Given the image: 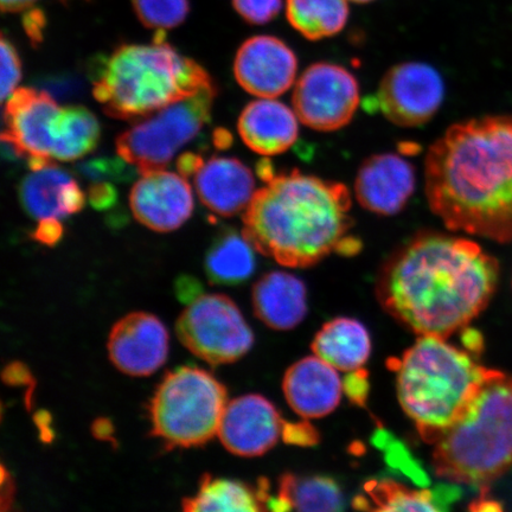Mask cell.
Masks as SVG:
<instances>
[{
  "instance_id": "obj_1",
  "label": "cell",
  "mask_w": 512,
  "mask_h": 512,
  "mask_svg": "<svg viewBox=\"0 0 512 512\" xmlns=\"http://www.w3.org/2000/svg\"><path fill=\"white\" fill-rule=\"evenodd\" d=\"M497 261L476 242L443 233L415 236L383 268L381 303L420 336L447 338L488 305Z\"/></svg>"
},
{
  "instance_id": "obj_2",
  "label": "cell",
  "mask_w": 512,
  "mask_h": 512,
  "mask_svg": "<svg viewBox=\"0 0 512 512\" xmlns=\"http://www.w3.org/2000/svg\"><path fill=\"white\" fill-rule=\"evenodd\" d=\"M428 206L452 232L512 241V117L451 126L428 150Z\"/></svg>"
},
{
  "instance_id": "obj_3",
  "label": "cell",
  "mask_w": 512,
  "mask_h": 512,
  "mask_svg": "<svg viewBox=\"0 0 512 512\" xmlns=\"http://www.w3.org/2000/svg\"><path fill=\"white\" fill-rule=\"evenodd\" d=\"M351 196L342 183L298 170L274 175L255 191L243 214V235L278 264L305 268L332 252L354 254L361 243L349 236Z\"/></svg>"
},
{
  "instance_id": "obj_4",
  "label": "cell",
  "mask_w": 512,
  "mask_h": 512,
  "mask_svg": "<svg viewBox=\"0 0 512 512\" xmlns=\"http://www.w3.org/2000/svg\"><path fill=\"white\" fill-rule=\"evenodd\" d=\"M156 31L149 46L123 44L89 64L93 95L114 119L150 117L175 102L215 86L207 70L164 41Z\"/></svg>"
},
{
  "instance_id": "obj_5",
  "label": "cell",
  "mask_w": 512,
  "mask_h": 512,
  "mask_svg": "<svg viewBox=\"0 0 512 512\" xmlns=\"http://www.w3.org/2000/svg\"><path fill=\"white\" fill-rule=\"evenodd\" d=\"M491 371L445 338L420 336L399 363L398 395L421 438L437 443L463 415Z\"/></svg>"
},
{
  "instance_id": "obj_6",
  "label": "cell",
  "mask_w": 512,
  "mask_h": 512,
  "mask_svg": "<svg viewBox=\"0 0 512 512\" xmlns=\"http://www.w3.org/2000/svg\"><path fill=\"white\" fill-rule=\"evenodd\" d=\"M432 465L448 482L484 488L512 466V376L492 370L437 443Z\"/></svg>"
},
{
  "instance_id": "obj_7",
  "label": "cell",
  "mask_w": 512,
  "mask_h": 512,
  "mask_svg": "<svg viewBox=\"0 0 512 512\" xmlns=\"http://www.w3.org/2000/svg\"><path fill=\"white\" fill-rule=\"evenodd\" d=\"M227 389L208 371L181 367L164 376L149 406L151 434L172 448L207 444L219 434Z\"/></svg>"
},
{
  "instance_id": "obj_8",
  "label": "cell",
  "mask_w": 512,
  "mask_h": 512,
  "mask_svg": "<svg viewBox=\"0 0 512 512\" xmlns=\"http://www.w3.org/2000/svg\"><path fill=\"white\" fill-rule=\"evenodd\" d=\"M217 87L203 89L128 128L117 138L120 158L139 174L163 170L210 123Z\"/></svg>"
},
{
  "instance_id": "obj_9",
  "label": "cell",
  "mask_w": 512,
  "mask_h": 512,
  "mask_svg": "<svg viewBox=\"0 0 512 512\" xmlns=\"http://www.w3.org/2000/svg\"><path fill=\"white\" fill-rule=\"evenodd\" d=\"M176 332L185 348L211 366L240 360L254 343L239 307L223 294L195 299L179 316Z\"/></svg>"
},
{
  "instance_id": "obj_10",
  "label": "cell",
  "mask_w": 512,
  "mask_h": 512,
  "mask_svg": "<svg viewBox=\"0 0 512 512\" xmlns=\"http://www.w3.org/2000/svg\"><path fill=\"white\" fill-rule=\"evenodd\" d=\"M360 100V85L355 75L328 62L307 68L292 96L300 123L318 132H335L349 125Z\"/></svg>"
},
{
  "instance_id": "obj_11",
  "label": "cell",
  "mask_w": 512,
  "mask_h": 512,
  "mask_svg": "<svg viewBox=\"0 0 512 512\" xmlns=\"http://www.w3.org/2000/svg\"><path fill=\"white\" fill-rule=\"evenodd\" d=\"M445 85L430 64L405 62L384 74L376 94L377 107L390 123L400 127L424 126L443 105Z\"/></svg>"
},
{
  "instance_id": "obj_12",
  "label": "cell",
  "mask_w": 512,
  "mask_h": 512,
  "mask_svg": "<svg viewBox=\"0 0 512 512\" xmlns=\"http://www.w3.org/2000/svg\"><path fill=\"white\" fill-rule=\"evenodd\" d=\"M62 108L54 96L34 88H19L4 110V156L51 160L54 127Z\"/></svg>"
},
{
  "instance_id": "obj_13",
  "label": "cell",
  "mask_w": 512,
  "mask_h": 512,
  "mask_svg": "<svg viewBox=\"0 0 512 512\" xmlns=\"http://www.w3.org/2000/svg\"><path fill=\"white\" fill-rule=\"evenodd\" d=\"M298 59L278 37L254 36L240 47L234 62L236 81L249 94L275 99L293 86Z\"/></svg>"
},
{
  "instance_id": "obj_14",
  "label": "cell",
  "mask_w": 512,
  "mask_h": 512,
  "mask_svg": "<svg viewBox=\"0 0 512 512\" xmlns=\"http://www.w3.org/2000/svg\"><path fill=\"white\" fill-rule=\"evenodd\" d=\"M286 422L270 401L261 395H245L227 403L219 437L230 453L259 457L284 435Z\"/></svg>"
},
{
  "instance_id": "obj_15",
  "label": "cell",
  "mask_w": 512,
  "mask_h": 512,
  "mask_svg": "<svg viewBox=\"0 0 512 512\" xmlns=\"http://www.w3.org/2000/svg\"><path fill=\"white\" fill-rule=\"evenodd\" d=\"M107 348L112 363L121 373L149 376L156 373L168 357V330L150 313H130L113 326Z\"/></svg>"
},
{
  "instance_id": "obj_16",
  "label": "cell",
  "mask_w": 512,
  "mask_h": 512,
  "mask_svg": "<svg viewBox=\"0 0 512 512\" xmlns=\"http://www.w3.org/2000/svg\"><path fill=\"white\" fill-rule=\"evenodd\" d=\"M130 206L145 227L168 233L183 226L194 210V197L184 176L163 170L147 172L131 191Z\"/></svg>"
},
{
  "instance_id": "obj_17",
  "label": "cell",
  "mask_w": 512,
  "mask_h": 512,
  "mask_svg": "<svg viewBox=\"0 0 512 512\" xmlns=\"http://www.w3.org/2000/svg\"><path fill=\"white\" fill-rule=\"evenodd\" d=\"M414 166L396 153H380L361 165L355 182L358 203L371 213L393 216L405 209L415 190Z\"/></svg>"
},
{
  "instance_id": "obj_18",
  "label": "cell",
  "mask_w": 512,
  "mask_h": 512,
  "mask_svg": "<svg viewBox=\"0 0 512 512\" xmlns=\"http://www.w3.org/2000/svg\"><path fill=\"white\" fill-rule=\"evenodd\" d=\"M342 392L337 369L316 355L293 364L284 377L288 405L306 419H319L334 412Z\"/></svg>"
},
{
  "instance_id": "obj_19",
  "label": "cell",
  "mask_w": 512,
  "mask_h": 512,
  "mask_svg": "<svg viewBox=\"0 0 512 512\" xmlns=\"http://www.w3.org/2000/svg\"><path fill=\"white\" fill-rule=\"evenodd\" d=\"M195 185L204 206L223 217L246 210L255 194L252 171L233 157L209 159L197 171Z\"/></svg>"
},
{
  "instance_id": "obj_20",
  "label": "cell",
  "mask_w": 512,
  "mask_h": 512,
  "mask_svg": "<svg viewBox=\"0 0 512 512\" xmlns=\"http://www.w3.org/2000/svg\"><path fill=\"white\" fill-rule=\"evenodd\" d=\"M19 198L34 219H64L85 208L86 195L68 172L51 163L31 171L19 185Z\"/></svg>"
},
{
  "instance_id": "obj_21",
  "label": "cell",
  "mask_w": 512,
  "mask_h": 512,
  "mask_svg": "<svg viewBox=\"0 0 512 512\" xmlns=\"http://www.w3.org/2000/svg\"><path fill=\"white\" fill-rule=\"evenodd\" d=\"M296 111L275 99L261 98L242 111L238 128L249 149L264 156H277L290 150L299 136Z\"/></svg>"
},
{
  "instance_id": "obj_22",
  "label": "cell",
  "mask_w": 512,
  "mask_h": 512,
  "mask_svg": "<svg viewBox=\"0 0 512 512\" xmlns=\"http://www.w3.org/2000/svg\"><path fill=\"white\" fill-rule=\"evenodd\" d=\"M256 317L274 330H291L303 322L307 312L306 287L285 272H271L253 288Z\"/></svg>"
},
{
  "instance_id": "obj_23",
  "label": "cell",
  "mask_w": 512,
  "mask_h": 512,
  "mask_svg": "<svg viewBox=\"0 0 512 512\" xmlns=\"http://www.w3.org/2000/svg\"><path fill=\"white\" fill-rule=\"evenodd\" d=\"M312 350L337 370L356 371L367 363L371 342L362 323L351 318H337L318 332Z\"/></svg>"
},
{
  "instance_id": "obj_24",
  "label": "cell",
  "mask_w": 512,
  "mask_h": 512,
  "mask_svg": "<svg viewBox=\"0 0 512 512\" xmlns=\"http://www.w3.org/2000/svg\"><path fill=\"white\" fill-rule=\"evenodd\" d=\"M268 484H259L258 489L239 480L213 478L204 475L201 478L200 489L195 497L183 499V510L190 512L204 511H261L267 509L265 504L268 497Z\"/></svg>"
},
{
  "instance_id": "obj_25",
  "label": "cell",
  "mask_w": 512,
  "mask_h": 512,
  "mask_svg": "<svg viewBox=\"0 0 512 512\" xmlns=\"http://www.w3.org/2000/svg\"><path fill=\"white\" fill-rule=\"evenodd\" d=\"M252 243L233 228H223L208 249L204 268L211 284L239 285L252 277L255 254Z\"/></svg>"
},
{
  "instance_id": "obj_26",
  "label": "cell",
  "mask_w": 512,
  "mask_h": 512,
  "mask_svg": "<svg viewBox=\"0 0 512 512\" xmlns=\"http://www.w3.org/2000/svg\"><path fill=\"white\" fill-rule=\"evenodd\" d=\"M274 511H341L344 497L334 479L324 476L298 477L284 475L280 479L279 496L268 501Z\"/></svg>"
},
{
  "instance_id": "obj_27",
  "label": "cell",
  "mask_w": 512,
  "mask_h": 512,
  "mask_svg": "<svg viewBox=\"0 0 512 512\" xmlns=\"http://www.w3.org/2000/svg\"><path fill=\"white\" fill-rule=\"evenodd\" d=\"M100 134L99 121L87 108H62L54 127L51 157L60 162H74L85 157L98 146Z\"/></svg>"
},
{
  "instance_id": "obj_28",
  "label": "cell",
  "mask_w": 512,
  "mask_h": 512,
  "mask_svg": "<svg viewBox=\"0 0 512 512\" xmlns=\"http://www.w3.org/2000/svg\"><path fill=\"white\" fill-rule=\"evenodd\" d=\"M286 15L300 35L319 41L344 29L349 8L347 0H287Z\"/></svg>"
},
{
  "instance_id": "obj_29",
  "label": "cell",
  "mask_w": 512,
  "mask_h": 512,
  "mask_svg": "<svg viewBox=\"0 0 512 512\" xmlns=\"http://www.w3.org/2000/svg\"><path fill=\"white\" fill-rule=\"evenodd\" d=\"M438 504L433 492L409 489L393 480H370L354 501L356 509L371 511H438Z\"/></svg>"
},
{
  "instance_id": "obj_30",
  "label": "cell",
  "mask_w": 512,
  "mask_h": 512,
  "mask_svg": "<svg viewBox=\"0 0 512 512\" xmlns=\"http://www.w3.org/2000/svg\"><path fill=\"white\" fill-rule=\"evenodd\" d=\"M134 12L146 28L165 31L187 19L189 0H132Z\"/></svg>"
},
{
  "instance_id": "obj_31",
  "label": "cell",
  "mask_w": 512,
  "mask_h": 512,
  "mask_svg": "<svg viewBox=\"0 0 512 512\" xmlns=\"http://www.w3.org/2000/svg\"><path fill=\"white\" fill-rule=\"evenodd\" d=\"M76 172L87 181L123 183L131 181L138 171L133 165L128 164L123 158L108 157L89 159L87 162L75 166Z\"/></svg>"
},
{
  "instance_id": "obj_32",
  "label": "cell",
  "mask_w": 512,
  "mask_h": 512,
  "mask_svg": "<svg viewBox=\"0 0 512 512\" xmlns=\"http://www.w3.org/2000/svg\"><path fill=\"white\" fill-rule=\"evenodd\" d=\"M236 12L254 25L270 23L283 8V0H233Z\"/></svg>"
},
{
  "instance_id": "obj_33",
  "label": "cell",
  "mask_w": 512,
  "mask_h": 512,
  "mask_svg": "<svg viewBox=\"0 0 512 512\" xmlns=\"http://www.w3.org/2000/svg\"><path fill=\"white\" fill-rule=\"evenodd\" d=\"M22 78V63L16 47L2 37V99L5 101L16 91Z\"/></svg>"
},
{
  "instance_id": "obj_34",
  "label": "cell",
  "mask_w": 512,
  "mask_h": 512,
  "mask_svg": "<svg viewBox=\"0 0 512 512\" xmlns=\"http://www.w3.org/2000/svg\"><path fill=\"white\" fill-rule=\"evenodd\" d=\"M42 87L56 99L72 98L81 91V83L73 76H49L42 82Z\"/></svg>"
},
{
  "instance_id": "obj_35",
  "label": "cell",
  "mask_w": 512,
  "mask_h": 512,
  "mask_svg": "<svg viewBox=\"0 0 512 512\" xmlns=\"http://www.w3.org/2000/svg\"><path fill=\"white\" fill-rule=\"evenodd\" d=\"M88 198L96 210L113 209L118 202V192L111 182H95L88 189Z\"/></svg>"
},
{
  "instance_id": "obj_36",
  "label": "cell",
  "mask_w": 512,
  "mask_h": 512,
  "mask_svg": "<svg viewBox=\"0 0 512 512\" xmlns=\"http://www.w3.org/2000/svg\"><path fill=\"white\" fill-rule=\"evenodd\" d=\"M47 27L46 14L41 9H29L23 16V28L32 46L37 47L43 41Z\"/></svg>"
},
{
  "instance_id": "obj_37",
  "label": "cell",
  "mask_w": 512,
  "mask_h": 512,
  "mask_svg": "<svg viewBox=\"0 0 512 512\" xmlns=\"http://www.w3.org/2000/svg\"><path fill=\"white\" fill-rule=\"evenodd\" d=\"M32 239L46 246H55L62 239L63 227L59 219H44L38 221V226L32 233Z\"/></svg>"
},
{
  "instance_id": "obj_38",
  "label": "cell",
  "mask_w": 512,
  "mask_h": 512,
  "mask_svg": "<svg viewBox=\"0 0 512 512\" xmlns=\"http://www.w3.org/2000/svg\"><path fill=\"white\" fill-rule=\"evenodd\" d=\"M283 437L288 443L307 445L316 443L317 434L309 425L286 424Z\"/></svg>"
},
{
  "instance_id": "obj_39",
  "label": "cell",
  "mask_w": 512,
  "mask_h": 512,
  "mask_svg": "<svg viewBox=\"0 0 512 512\" xmlns=\"http://www.w3.org/2000/svg\"><path fill=\"white\" fill-rule=\"evenodd\" d=\"M203 164L204 160L198 153L188 152L179 157L177 168L182 176L191 177L197 174V171L202 168Z\"/></svg>"
},
{
  "instance_id": "obj_40",
  "label": "cell",
  "mask_w": 512,
  "mask_h": 512,
  "mask_svg": "<svg viewBox=\"0 0 512 512\" xmlns=\"http://www.w3.org/2000/svg\"><path fill=\"white\" fill-rule=\"evenodd\" d=\"M4 381L10 384L29 383L30 373L21 363L10 364L4 371Z\"/></svg>"
},
{
  "instance_id": "obj_41",
  "label": "cell",
  "mask_w": 512,
  "mask_h": 512,
  "mask_svg": "<svg viewBox=\"0 0 512 512\" xmlns=\"http://www.w3.org/2000/svg\"><path fill=\"white\" fill-rule=\"evenodd\" d=\"M352 381H348L347 392L352 400H357L361 403L364 398H366V394L368 392V384L367 381L361 379V375H352Z\"/></svg>"
},
{
  "instance_id": "obj_42",
  "label": "cell",
  "mask_w": 512,
  "mask_h": 512,
  "mask_svg": "<svg viewBox=\"0 0 512 512\" xmlns=\"http://www.w3.org/2000/svg\"><path fill=\"white\" fill-rule=\"evenodd\" d=\"M36 2L37 0H0L3 12H10V14L29 10Z\"/></svg>"
},
{
  "instance_id": "obj_43",
  "label": "cell",
  "mask_w": 512,
  "mask_h": 512,
  "mask_svg": "<svg viewBox=\"0 0 512 512\" xmlns=\"http://www.w3.org/2000/svg\"><path fill=\"white\" fill-rule=\"evenodd\" d=\"M93 433L98 439L113 440V426L111 422L106 419H100L94 422Z\"/></svg>"
},
{
  "instance_id": "obj_44",
  "label": "cell",
  "mask_w": 512,
  "mask_h": 512,
  "mask_svg": "<svg viewBox=\"0 0 512 512\" xmlns=\"http://www.w3.org/2000/svg\"><path fill=\"white\" fill-rule=\"evenodd\" d=\"M214 143L216 147H219V149H228V147L233 143L232 134L220 128V130H216L214 132Z\"/></svg>"
},
{
  "instance_id": "obj_45",
  "label": "cell",
  "mask_w": 512,
  "mask_h": 512,
  "mask_svg": "<svg viewBox=\"0 0 512 512\" xmlns=\"http://www.w3.org/2000/svg\"><path fill=\"white\" fill-rule=\"evenodd\" d=\"M351 2L358 3V4H366L373 2V0H351Z\"/></svg>"
}]
</instances>
